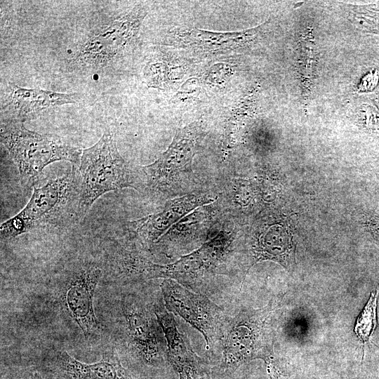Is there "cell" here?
Masks as SVG:
<instances>
[{
    "label": "cell",
    "instance_id": "1",
    "mask_svg": "<svg viewBox=\"0 0 379 379\" xmlns=\"http://www.w3.org/2000/svg\"><path fill=\"white\" fill-rule=\"evenodd\" d=\"M1 142L8 151L25 188L33 187L39 180L44 168L58 161H68L79 166L81 149L51 133L41 134L26 128L16 120L1 121Z\"/></svg>",
    "mask_w": 379,
    "mask_h": 379
},
{
    "label": "cell",
    "instance_id": "2",
    "mask_svg": "<svg viewBox=\"0 0 379 379\" xmlns=\"http://www.w3.org/2000/svg\"><path fill=\"white\" fill-rule=\"evenodd\" d=\"M78 172L79 194L75 213L78 220L105 193L125 187L136 188L133 171L120 155L109 130H106L95 145L82 151Z\"/></svg>",
    "mask_w": 379,
    "mask_h": 379
},
{
    "label": "cell",
    "instance_id": "3",
    "mask_svg": "<svg viewBox=\"0 0 379 379\" xmlns=\"http://www.w3.org/2000/svg\"><path fill=\"white\" fill-rule=\"evenodd\" d=\"M276 305L240 312L227 319L221 339L222 370L234 372L241 365L253 359L265 363L273 356L270 319Z\"/></svg>",
    "mask_w": 379,
    "mask_h": 379
},
{
    "label": "cell",
    "instance_id": "4",
    "mask_svg": "<svg viewBox=\"0 0 379 379\" xmlns=\"http://www.w3.org/2000/svg\"><path fill=\"white\" fill-rule=\"evenodd\" d=\"M78 189L79 172L74 167L41 187H34L32 197L24 208L1 223V239H11L33 230L54 225L70 206L76 213Z\"/></svg>",
    "mask_w": 379,
    "mask_h": 379
},
{
    "label": "cell",
    "instance_id": "5",
    "mask_svg": "<svg viewBox=\"0 0 379 379\" xmlns=\"http://www.w3.org/2000/svg\"><path fill=\"white\" fill-rule=\"evenodd\" d=\"M232 241L230 234L221 232L171 263L160 265L148 260L144 268L145 278L172 279L190 290L206 295V286L213 278L223 274L222 265Z\"/></svg>",
    "mask_w": 379,
    "mask_h": 379
},
{
    "label": "cell",
    "instance_id": "6",
    "mask_svg": "<svg viewBox=\"0 0 379 379\" xmlns=\"http://www.w3.org/2000/svg\"><path fill=\"white\" fill-rule=\"evenodd\" d=\"M164 307L197 330L211 349L220 342L227 317L223 310L205 294L193 291L172 279L160 285Z\"/></svg>",
    "mask_w": 379,
    "mask_h": 379
},
{
    "label": "cell",
    "instance_id": "7",
    "mask_svg": "<svg viewBox=\"0 0 379 379\" xmlns=\"http://www.w3.org/2000/svg\"><path fill=\"white\" fill-rule=\"evenodd\" d=\"M200 121L179 128L170 146L154 162L142 167L147 187L160 191L190 175L203 134Z\"/></svg>",
    "mask_w": 379,
    "mask_h": 379
},
{
    "label": "cell",
    "instance_id": "8",
    "mask_svg": "<svg viewBox=\"0 0 379 379\" xmlns=\"http://www.w3.org/2000/svg\"><path fill=\"white\" fill-rule=\"evenodd\" d=\"M145 15L143 8L137 6L116 19L84 44L74 63L80 67H99L121 55L136 39Z\"/></svg>",
    "mask_w": 379,
    "mask_h": 379
},
{
    "label": "cell",
    "instance_id": "9",
    "mask_svg": "<svg viewBox=\"0 0 379 379\" xmlns=\"http://www.w3.org/2000/svg\"><path fill=\"white\" fill-rule=\"evenodd\" d=\"M295 245L286 226L274 220L262 222L251 232L248 241V265L243 282L249 270L261 261L278 262L291 272L295 265Z\"/></svg>",
    "mask_w": 379,
    "mask_h": 379
},
{
    "label": "cell",
    "instance_id": "10",
    "mask_svg": "<svg viewBox=\"0 0 379 379\" xmlns=\"http://www.w3.org/2000/svg\"><path fill=\"white\" fill-rule=\"evenodd\" d=\"M123 314L127 333L138 354L147 364H161L167 358L151 312L142 305L129 299L124 300Z\"/></svg>",
    "mask_w": 379,
    "mask_h": 379
},
{
    "label": "cell",
    "instance_id": "11",
    "mask_svg": "<svg viewBox=\"0 0 379 379\" xmlns=\"http://www.w3.org/2000/svg\"><path fill=\"white\" fill-rule=\"evenodd\" d=\"M212 201L213 199L205 193H192L177 197L166 202L159 211L131 222L129 230L145 243H157L184 216Z\"/></svg>",
    "mask_w": 379,
    "mask_h": 379
},
{
    "label": "cell",
    "instance_id": "12",
    "mask_svg": "<svg viewBox=\"0 0 379 379\" xmlns=\"http://www.w3.org/2000/svg\"><path fill=\"white\" fill-rule=\"evenodd\" d=\"M101 273V270L93 265L81 267L74 272L64 293L67 311L86 337L99 327L93 299Z\"/></svg>",
    "mask_w": 379,
    "mask_h": 379
},
{
    "label": "cell",
    "instance_id": "13",
    "mask_svg": "<svg viewBox=\"0 0 379 379\" xmlns=\"http://www.w3.org/2000/svg\"><path fill=\"white\" fill-rule=\"evenodd\" d=\"M80 99L81 95L77 93H62L40 88H25L11 84L3 109L11 116L10 119L24 123L36 118L44 110L77 103Z\"/></svg>",
    "mask_w": 379,
    "mask_h": 379
},
{
    "label": "cell",
    "instance_id": "14",
    "mask_svg": "<svg viewBox=\"0 0 379 379\" xmlns=\"http://www.w3.org/2000/svg\"><path fill=\"white\" fill-rule=\"evenodd\" d=\"M154 314L166 340L168 361L179 379H197L199 359L187 337L178 329L174 315L159 305L154 309Z\"/></svg>",
    "mask_w": 379,
    "mask_h": 379
},
{
    "label": "cell",
    "instance_id": "15",
    "mask_svg": "<svg viewBox=\"0 0 379 379\" xmlns=\"http://www.w3.org/2000/svg\"><path fill=\"white\" fill-rule=\"evenodd\" d=\"M57 365L67 379H131L114 352L105 354L96 363L88 364L62 351L57 357Z\"/></svg>",
    "mask_w": 379,
    "mask_h": 379
},
{
    "label": "cell",
    "instance_id": "16",
    "mask_svg": "<svg viewBox=\"0 0 379 379\" xmlns=\"http://www.w3.org/2000/svg\"><path fill=\"white\" fill-rule=\"evenodd\" d=\"M257 29L232 33H214L197 28L176 31L173 41L185 46L204 51H218L241 46L251 41L257 34Z\"/></svg>",
    "mask_w": 379,
    "mask_h": 379
},
{
    "label": "cell",
    "instance_id": "17",
    "mask_svg": "<svg viewBox=\"0 0 379 379\" xmlns=\"http://www.w3.org/2000/svg\"><path fill=\"white\" fill-rule=\"evenodd\" d=\"M378 291L371 292L370 298L357 319L354 331L364 343L368 342L377 326Z\"/></svg>",
    "mask_w": 379,
    "mask_h": 379
},
{
    "label": "cell",
    "instance_id": "18",
    "mask_svg": "<svg viewBox=\"0 0 379 379\" xmlns=\"http://www.w3.org/2000/svg\"><path fill=\"white\" fill-rule=\"evenodd\" d=\"M31 379H43L41 376V375L39 374V373L38 372H34L32 375H31Z\"/></svg>",
    "mask_w": 379,
    "mask_h": 379
}]
</instances>
